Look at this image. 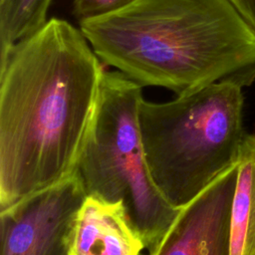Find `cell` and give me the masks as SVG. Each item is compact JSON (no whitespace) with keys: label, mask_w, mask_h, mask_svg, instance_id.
<instances>
[{"label":"cell","mask_w":255,"mask_h":255,"mask_svg":"<svg viewBox=\"0 0 255 255\" xmlns=\"http://www.w3.org/2000/svg\"><path fill=\"white\" fill-rule=\"evenodd\" d=\"M52 0H0V56L48 21Z\"/></svg>","instance_id":"9c48e42d"},{"label":"cell","mask_w":255,"mask_h":255,"mask_svg":"<svg viewBox=\"0 0 255 255\" xmlns=\"http://www.w3.org/2000/svg\"><path fill=\"white\" fill-rule=\"evenodd\" d=\"M103 64L59 18L0 56V210L72 174Z\"/></svg>","instance_id":"6da1fadb"},{"label":"cell","mask_w":255,"mask_h":255,"mask_svg":"<svg viewBox=\"0 0 255 255\" xmlns=\"http://www.w3.org/2000/svg\"><path fill=\"white\" fill-rule=\"evenodd\" d=\"M133 0H73L72 14L78 22L98 18L130 4Z\"/></svg>","instance_id":"30bf717a"},{"label":"cell","mask_w":255,"mask_h":255,"mask_svg":"<svg viewBox=\"0 0 255 255\" xmlns=\"http://www.w3.org/2000/svg\"><path fill=\"white\" fill-rule=\"evenodd\" d=\"M142 86L105 69L93 116L73 174L87 195L124 204L129 221L151 252L180 209L154 184L138 125Z\"/></svg>","instance_id":"277c9868"},{"label":"cell","mask_w":255,"mask_h":255,"mask_svg":"<svg viewBox=\"0 0 255 255\" xmlns=\"http://www.w3.org/2000/svg\"><path fill=\"white\" fill-rule=\"evenodd\" d=\"M87 193L75 174L0 210V255H69Z\"/></svg>","instance_id":"5b68a950"},{"label":"cell","mask_w":255,"mask_h":255,"mask_svg":"<svg viewBox=\"0 0 255 255\" xmlns=\"http://www.w3.org/2000/svg\"><path fill=\"white\" fill-rule=\"evenodd\" d=\"M238 161L182 207L149 255H231Z\"/></svg>","instance_id":"8992f818"},{"label":"cell","mask_w":255,"mask_h":255,"mask_svg":"<svg viewBox=\"0 0 255 255\" xmlns=\"http://www.w3.org/2000/svg\"><path fill=\"white\" fill-rule=\"evenodd\" d=\"M230 2L255 30V0H230Z\"/></svg>","instance_id":"8fae6325"},{"label":"cell","mask_w":255,"mask_h":255,"mask_svg":"<svg viewBox=\"0 0 255 255\" xmlns=\"http://www.w3.org/2000/svg\"><path fill=\"white\" fill-rule=\"evenodd\" d=\"M143 248L123 203L87 195L75 221L69 255H139Z\"/></svg>","instance_id":"52a82bcc"},{"label":"cell","mask_w":255,"mask_h":255,"mask_svg":"<svg viewBox=\"0 0 255 255\" xmlns=\"http://www.w3.org/2000/svg\"><path fill=\"white\" fill-rule=\"evenodd\" d=\"M242 88L214 83L166 103L141 101L140 138L154 184L181 209L239 158Z\"/></svg>","instance_id":"3957f363"},{"label":"cell","mask_w":255,"mask_h":255,"mask_svg":"<svg viewBox=\"0 0 255 255\" xmlns=\"http://www.w3.org/2000/svg\"><path fill=\"white\" fill-rule=\"evenodd\" d=\"M79 26L104 65L142 87L255 82V30L230 0H133Z\"/></svg>","instance_id":"7a4b0ae2"},{"label":"cell","mask_w":255,"mask_h":255,"mask_svg":"<svg viewBox=\"0 0 255 255\" xmlns=\"http://www.w3.org/2000/svg\"><path fill=\"white\" fill-rule=\"evenodd\" d=\"M231 255H255V134H247L238 158L231 212Z\"/></svg>","instance_id":"ba28073f"}]
</instances>
